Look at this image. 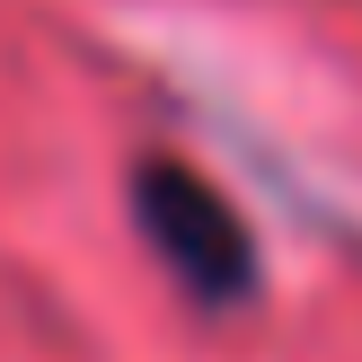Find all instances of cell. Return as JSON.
<instances>
[{
  "label": "cell",
  "mask_w": 362,
  "mask_h": 362,
  "mask_svg": "<svg viewBox=\"0 0 362 362\" xmlns=\"http://www.w3.org/2000/svg\"><path fill=\"white\" fill-rule=\"evenodd\" d=\"M133 221H141V239L159 247V265H168L204 310H230V300L257 292L247 221L221 204L212 177L177 168V159H141V168H133Z\"/></svg>",
  "instance_id": "cell-1"
}]
</instances>
